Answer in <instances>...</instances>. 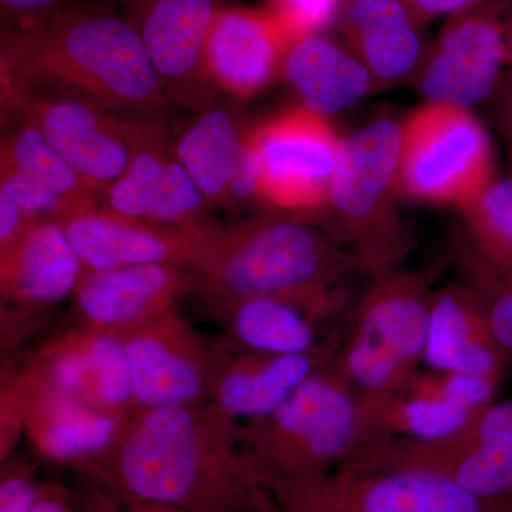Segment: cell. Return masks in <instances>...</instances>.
<instances>
[{
    "mask_svg": "<svg viewBox=\"0 0 512 512\" xmlns=\"http://www.w3.org/2000/svg\"><path fill=\"white\" fill-rule=\"evenodd\" d=\"M26 389L25 433L50 463L82 468L113 450L133 417L107 412L72 394L40 389L18 373Z\"/></svg>",
    "mask_w": 512,
    "mask_h": 512,
    "instance_id": "ac0fdd59",
    "label": "cell"
},
{
    "mask_svg": "<svg viewBox=\"0 0 512 512\" xmlns=\"http://www.w3.org/2000/svg\"><path fill=\"white\" fill-rule=\"evenodd\" d=\"M508 64H512V15L507 25Z\"/></svg>",
    "mask_w": 512,
    "mask_h": 512,
    "instance_id": "b9f144b4",
    "label": "cell"
},
{
    "mask_svg": "<svg viewBox=\"0 0 512 512\" xmlns=\"http://www.w3.org/2000/svg\"><path fill=\"white\" fill-rule=\"evenodd\" d=\"M227 338L239 348L266 355H309L319 343L320 320L301 306L274 298H251L215 309Z\"/></svg>",
    "mask_w": 512,
    "mask_h": 512,
    "instance_id": "484cf974",
    "label": "cell"
},
{
    "mask_svg": "<svg viewBox=\"0 0 512 512\" xmlns=\"http://www.w3.org/2000/svg\"><path fill=\"white\" fill-rule=\"evenodd\" d=\"M215 0H156L137 9L136 28L161 80L180 82L204 70Z\"/></svg>",
    "mask_w": 512,
    "mask_h": 512,
    "instance_id": "cb8c5ba5",
    "label": "cell"
},
{
    "mask_svg": "<svg viewBox=\"0 0 512 512\" xmlns=\"http://www.w3.org/2000/svg\"><path fill=\"white\" fill-rule=\"evenodd\" d=\"M495 178L490 137L467 110L429 103L403 127L397 190L463 208Z\"/></svg>",
    "mask_w": 512,
    "mask_h": 512,
    "instance_id": "52a82bcc",
    "label": "cell"
},
{
    "mask_svg": "<svg viewBox=\"0 0 512 512\" xmlns=\"http://www.w3.org/2000/svg\"><path fill=\"white\" fill-rule=\"evenodd\" d=\"M32 218L0 192V254L15 245Z\"/></svg>",
    "mask_w": 512,
    "mask_h": 512,
    "instance_id": "f35d334b",
    "label": "cell"
},
{
    "mask_svg": "<svg viewBox=\"0 0 512 512\" xmlns=\"http://www.w3.org/2000/svg\"><path fill=\"white\" fill-rule=\"evenodd\" d=\"M29 512H73L70 507V495L62 487L49 485V490Z\"/></svg>",
    "mask_w": 512,
    "mask_h": 512,
    "instance_id": "60d3db41",
    "label": "cell"
},
{
    "mask_svg": "<svg viewBox=\"0 0 512 512\" xmlns=\"http://www.w3.org/2000/svg\"><path fill=\"white\" fill-rule=\"evenodd\" d=\"M77 0H0L3 18L9 29L46 18L57 10L73 5Z\"/></svg>",
    "mask_w": 512,
    "mask_h": 512,
    "instance_id": "74e56055",
    "label": "cell"
},
{
    "mask_svg": "<svg viewBox=\"0 0 512 512\" xmlns=\"http://www.w3.org/2000/svg\"><path fill=\"white\" fill-rule=\"evenodd\" d=\"M239 429L210 403L144 410L110 453L79 473L116 497L187 512H271Z\"/></svg>",
    "mask_w": 512,
    "mask_h": 512,
    "instance_id": "6da1fadb",
    "label": "cell"
},
{
    "mask_svg": "<svg viewBox=\"0 0 512 512\" xmlns=\"http://www.w3.org/2000/svg\"><path fill=\"white\" fill-rule=\"evenodd\" d=\"M433 296L429 282L419 275L376 276L353 309L346 338L333 355V367L377 429L387 404L419 373Z\"/></svg>",
    "mask_w": 512,
    "mask_h": 512,
    "instance_id": "5b68a950",
    "label": "cell"
},
{
    "mask_svg": "<svg viewBox=\"0 0 512 512\" xmlns=\"http://www.w3.org/2000/svg\"><path fill=\"white\" fill-rule=\"evenodd\" d=\"M511 123H512V110H511Z\"/></svg>",
    "mask_w": 512,
    "mask_h": 512,
    "instance_id": "ee69618b",
    "label": "cell"
},
{
    "mask_svg": "<svg viewBox=\"0 0 512 512\" xmlns=\"http://www.w3.org/2000/svg\"><path fill=\"white\" fill-rule=\"evenodd\" d=\"M303 107L332 116L353 106L370 87L372 74L353 53L329 37H305L292 46L282 67Z\"/></svg>",
    "mask_w": 512,
    "mask_h": 512,
    "instance_id": "d4e9b609",
    "label": "cell"
},
{
    "mask_svg": "<svg viewBox=\"0 0 512 512\" xmlns=\"http://www.w3.org/2000/svg\"><path fill=\"white\" fill-rule=\"evenodd\" d=\"M195 286L190 266L141 265L84 271L73 296L82 326L121 333L177 308Z\"/></svg>",
    "mask_w": 512,
    "mask_h": 512,
    "instance_id": "2e32d148",
    "label": "cell"
},
{
    "mask_svg": "<svg viewBox=\"0 0 512 512\" xmlns=\"http://www.w3.org/2000/svg\"><path fill=\"white\" fill-rule=\"evenodd\" d=\"M117 335L130 363L137 413L210 402L221 339L204 338L177 308Z\"/></svg>",
    "mask_w": 512,
    "mask_h": 512,
    "instance_id": "30bf717a",
    "label": "cell"
},
{
    "mask_svg": "<svg viewBox=\"0 0 512 512\" xmlns=\"http://www.w3.org/2000/svg\"><path fill=\"white\" fill-rule=\"evenodd\" d=\"M510 512H512V508H511V511H510Z\"/></svg>",
    "mask_w": 512,
    "mask_h": 512,
    "instance_id": "f6af8a7d",
    "label": "cell"
},
{
    "mask_svg": "<svg viewBox=\"0 0 512 512\" xmlns=\"http://www.w3.org/2000/svg\"><path fill=\"white\" fill-rule=\"evenodd\" d=\"M498 383L467 373H417L403 392L426 394L464 409L478 410L493 403ZM402 392V393H403Z\"/></svg>",
    "mask_w": 512,
    "mask_h": 512,
    "instance_id": "d6a6232c",
    "label": "cell"
},
{
    "mask_svg": "<svg viewBox=\"0 0 512 512\" xmlns=\"http://www.w3.org/2000/svg\"><path fill=\"white\" fill-rule=\"evenodd\" d=\"M423 362L437 372L467 373L500 383L510 362L470 285L434 291Z\"/></svg>",
    "mask_w": 512,
    "mask_h": 512,
    "instance_id": "44dd1931",
    "label": "cell"
},
{
    "mask_svg": "<svg viewBox=\"0 0 512 512\" xmlns=\"http://www.w3.org/2000/svg\"><path fill=\"white\" fill-rule=\"evenodd\" d=\"M473 281L485 318L508 362L512 363V272L497 271L471 256Z\"/></svg>",
    "mask_w": 512,
    "mask_h": 512,
    "instance_id": "1f68e13d",
    "label": "cell"
},
{
    "mask_svg": "<svg viewBox=\"0 0 512 512\" xmlns=\"http://www.w3.org/2000/svg\"><path fill=\"white\" fill-rule=\"evenodd\" d=\"M407 0H343V33L370 74L399 79L416 64L420 37Z\"/></svg>",
    "mask_w": 512,
    "mask_h": 512,
    "instance_id": "603a6c76",
    "label": "cell"
},
{
    "mask_svg": "<svg viewBox=\"0 0 512 512\" xmlns=\"http://www.w3.org/2000/svg\"><path fill=\"white\" fill-rule=\"evenodd\" d=\"M90 329L69 330L30 355L22 376L40 389L72 394L87 400Z\"/></svg>",
    "mask_w": 512,
    "mask_h": 512,
    "instance_id": "f1b7e54d",
    "label": "cell"
},
{
    "mask_svg": "<svg viewBox=\"0 0 512 512\" xmlns=\"http://www.w3.org/2000/svg\"><path fill=\"white\" fill-rule=\"evenodd\" d=\"M8 99L99 194L109 191L126 173L138 144L148 134L121 126L107 116V111L79 97L36 92Z\"/></svg>",
    "mask_w": 512,
    "mask_h": 512,
    "instance_id": "4fadbf2b",
    "label": "cell"
},
{
    "mask_svg": "<svg viewBox=\"0 0 512 512\" xmlns=\"http://www.w3.org/2000/svg\"><path fill=\"white\" fill-rule=\"evenodd\" d=\"M84 271L62 222L32 218L15 245L0 254L3 325L32 319L74 295Z\"/></svg>",
    "mask_w": 512,
    "mask_h": 512,
    "instance_id": "9a60e30c",
    "label": "cell"
},
{
    "mask_svg": "<svg viewBox=\"0 0 512 512\" xmlns=\"http://www.w3.org/2000/svg\"><path fill=\"white\" fill-rule=\"evenodd\" d=\"M261 178V157L251 133L241 137L237 163L232 174L229 192L238 198L258 197Z\"/></svg>",
    "mask_w": 512,
    "mask_h": 512,
    "instance_id": "8d00e7d4",
    "label": "cell"
},
{
    "mask_svg": "<svg viewBox=\"0 0 512 512\" xmlns=\"http://www.w3.org/2000/svg\"><path fill=\"white\" fill-rule=\"evenodd\" d=\"M382 443L332 360L274 413L239 429L242 454L268 493L365 463Z\"/></svg>",
    "mask_w": 512,
    "mask_h": 512,
    "instance_id": "277c9868",
    "label": "cell"
},
{
    "mask_svg": "<svg viewBox=\"0 0 512 512\" xmlns=\"http://www.w3.org/2000/svg\"><path fill=\"white\" fill-rule=\"evenodd\" d=\"M241 137L224 110H210L184 131L177 144V158L202 197L221 198L229 192Z\"/></svg>",
    "mask_w": 512,
    "mask_h": 512,
    "instance_id": "4316f807",
    "label": "cell"
},
{
    "mask_svg": "<svg viewBox=\"0 0 512 512\" xmlns=\"http://www.w3.org/2000/svg\"><path fill=\"white\" fill-rule=\"evenodd\" d=\"M73 501L80 512H187L173 505L116 497L90 480L74 495Z\"/></svg>",
    "mask_w": 512,
    "mask_h": 512,
    "instance_id": "d590c367",
    "label": "cell"
},
{
    "mask_svg": "<svg viewBox=\"0 0 512 512\" xmlns=\"http://www.w3.org/2000/svg\"><path fill=\"white\" fill-rule=\"evenodd\" d=\"M251 134L261 157L259 198L286 210L329 204L342 140L325 117L301 107Z\"/></svg>",
    "mask_w": 512,
    "mask_h": 512,
    "instance_id": "8fae6325",
    "label": "cell"
},
{
    "mask_svg": "<svg viewBox=\"0 0 512 512\" xmlns=\"http://www.w3.org/2000/svg\"><path fill=\"white\" fill-rule=\"evenodd\" d=\"M87 399L119 416L137 414L130 363L117 333L90 329Z\"/></svg>",
    "mask_w": 512,
    "mask_h": 512,
    "instance_id": "4dcf8cb0",
    "label": "cell"
},
{
    "mask_svg": "<svg viewBox=\"0 0 512 512\" xmlns=\"http://www.w3.org/2000/svg\"><path fill=\"white\" fill-rule=\"evenodd\" d=\"M60 222L86 271L158 264L192 269L212 229L205 224L190 228L148 224L96 207L74 212Z\"/></svg>",
    "mask_w": 512,
    "mask_h": 512,
    "instance_id": "5bb4252c",
    "label": "cell"
},
{
    "mask_svg": "<svg viewBox=\"0 0 512 512\" xmlns=\"http://www.w3.org/2000/svg\"><path fill=\"white\" fill-rule=\"evenodd\" d=\"M0 192L33 218L62 221L74 212L96 207L94 191L43 136L23 119L3 138Z\"/></svg>",
    "mask_w": 512,
    "mask_h": 512,
    "instance_id": "d6986e66",
    "label": "cell"
},
{
    "mask_svg": "<svg viewBox=\"0 0 512 512\" xmlns=\"http://www.w3.org/2000/svg\"><path fill=\"white\" fill-rule=\"evenodd\" d=\"M481 0H407L414 13L421 16L444 15V13H458L461 10L476 5Z\"/></svg>",
    "mask_w": 512,
    "mask_h": 512,
    "instance_id": "ab89813d",
    "label": "cell"
},
{
    "mask_svg": "<svg viewBox=\"0 0 512 512\" xmlns=\"http://www.w3.org/2000/svg\"><path fill=\"white\" fill-rule=\"evenodd\" d=\"M461 211L474 258L497 271L512 272V178L495 177Z\"/></svg>",
    "mask_w": 512,
    "mask_h": 512,
    "instance_id": "83f0119b",
    "label": "cell"
},
{
    "mask_svg": "<svg viewBox=\"0 0 512 512\" xmlns=\"http://www.w3.org/2000/svg\"><path fill=\"white\" fill-rule=\"evenodd\" d=\"M6 94L79 97L104 111L156 113L163 87L133 23L99 5L76 2L6 30Z\"/></svg>",
    "mask_w": 512,
    "mask_h": 512,
    "instance_id": "7a4b0ae2",
    "label": "cell"
},
{
    "mask_svg": "<svg viewBox=\"0 0 512 512\" xmlns=\"http://www.w3.org/2000/svg\"><path fill=\"white\" fill-rule=\"evenodd\" d=\"M343 0H266V10L285 30L293 45L320 35L340 16Z\"/></svg>",
    "mask_w": 512,
    "mask_h": 512,
    "instance_id": "836d02e7",
    "label": "cell"
},
{
    "mask_svg": "<svg viewBox=\"0 0 512 512\" xmlns=\"http://www.w3.org/2000/svg\"><path fill=\"white\" fill-rule=\"evenodd\" d=\"M403 127L379 120L340 143L329 204L338 244L355 256L366 274L393 272L410 238L392 207L397 188Z\"/></svg>",
    "mask_w": 512,
    "mask_h": 512,
    "instance_id": "8992f818",
    "label": "cell"
},
{
    "mask_svg": "<svg viewBox=\"0 0 512 512\" xmlns=\"http://www.w3.org/2000/svg\"><path fill=\"white\" fill-rule=\"evenodd\" d=\"M271 512H510L423 471L343 466L328 476L276 488Z\"/></svg>",
    "mask_w": 512,
    "mask_h": 512,
    "instance_id": "ba28073f",
    "label": "cell"
},
{
    "mask_svg": "<svg viewBox=\"0 0 512 512\" xmlns=\"http://www.w3.org/2000/svg\"><path fill=\"white\" fill-rule=\"evenodd\" d=\"M293 42L266 9H218L212 23L204 70L232 96L261 92L284 67Z\"/></svg>",
    "mask_w": 512,
    "mask_h": 512,
    "instance_id": "ffe728a7",
    "label": "cell"
},
{
    "mask_svg": "<svg viewBox=\"0 0 512 512\" xmlns=\"http://www.w3.org/2000/svg\"><path fill=\"white\" fill-rule=\"evenodd\" d=\"M49 485L37 483L28 464L13 463L3 466L0 512H29L42 500Z\"/></svg>",
    "mask_w": 512,
    "mask_h": 512,
    "instance_id": "e575fe53",
    "label": "cell"
},
{
    "mask_svg": "<svg viewBox=\"0 0 512 512\" xmlns=\"http://www.w3.org/2000/svg\"><path fill=\"white\" fill-rule=\"evenodd\" d=\"M192 271L195 292L212 312L242 299L274 298L301 306L320 322L346 308L343 282L366 274L335 239L285 218L212 227Z\"/></svg>",
    "mask_w": 512,
    "mask_h": 512,
    "instance_id": "3957f363",
    "label": "cell"
},
{
    "mask_svg": "<svg viewBox=\"0 0 512 512\" xmlns=\"http://www.w3.org/2000/svg\"><path fill=\"white\" fill-rule=\"evenodd\" d=\"M357 466L423 471L488 501L512 500V400L490 403L451 436L392 437Z\"/></svg>",
    "mask_w": 512,
    "mask_h": 512,
    "instance_id": "9c48e42d",
    "label": "cell"
},
{
    "mask_svg": "<svg viewBox=\"0 0 512 512\" xmlns=\"http://www.w3.org/2000/svg\"><path fill=\"white\" fill-rule=\"evenodd\" d=\"M151 144L147 137L138 144L126 173L107 191L106 210L165 227L201 225L204 197L197 185L183 165Z\"/></svg>",
    "mask_w": 512,
    "mask_h": 512,
    "instance_id": "7402d4cb",
    "label": "cell"
},
{
    "mask_svg": "<svg viewBox=\"0 0 512 512\" xmlns=\"http://www.w3.org/2000/svg\"><path fill=\"white\" fill-rule=\"evenodd\" d=\"M480 410L464 409L426 394L403 392L380 414L379 429L386 441L392 437L443 439L463 429Z\"/></svg>",
    "mask_w": 512,
    "mask_h": 512,
    "instance_id": "f546056e",
    "label": "cell"
},
{
    "mask_svg": "<svg viewBox=\"0 0 512 512\" xmlns=\"http://www.w3.org/2000/svg\"><path fill=\"white\" fill-rule=\"evenodd\" d=\"M335 352L328 346L309 355H266L239 348L225 336L208 403L239 424L264 419L328 365Z\"/></svg>",
    "mask_w": 512,
    "mask_h": 512,
    "instance_id": "e0dca14e",
    "label": "cell"
},
{
    "mask_svg": "<svg viewBox=\"0 0 512 512\" xmlns=\"http://www.w3.org/2000/svg\"><path fill=\"white\" fill-rule=\"evenodd\" d=\"M120 2L128 3V5H134L137 9L143 8L148 3L156 2V0H120Z\"/></svg>",
    "mask_w": 512,
    "mask_h": 512,
    "instance_id": "7bdbcfd3",
    "label": "cell"
},
{
    "mask_svg": "<svg viewBox=\"0 0 512 512\" xmlns=\"http://www.w3.org/2000/svg\"><path fill=\"white\" fill-rule=\"evenodd\" d=\"M505 0H481L456 13L421 74L430 103L470 109L490 96L508 66Z\"/></svg>",
    "mask_w": 512,
    "mask_h": 512,
    "instance_id": "7c38bea8",
    "label": "cell"
}]
</instances>
